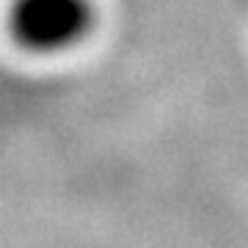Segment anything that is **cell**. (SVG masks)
Instances as JSON below:
<instances>
[{
    "label": "cell",
    "instance_id": "1",
    "mask_svg": "<svg viewBox=\"0 0 248 248\" xmlns=\"http://www.w3.org/2000/svg\"><path fill=\"white\" fill-rule=\"evenodd\" d=\"M91 25V0H14L9 9L11 36L31 53L72 50L89 36Z\"/></svg>",
    "mask_w": 248,
    "mask_h": 248
}]
</instances>
